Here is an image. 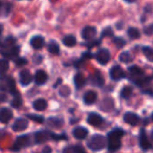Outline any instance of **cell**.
<instances>
[{
  "label": "cell",
  "mask_w": 153,
  "mask_h": 153,
  "mask_svg": "<svg viewBox=\"0 0 153 153\" xmlns=\"http://www.w3.org/2000/svg\"><path fill=\"white\" fill-rule=\"evenodd\" d=\"M0 91H8L12 95H15L18 91L16 88V82L11 76H3L0 78Z\"/></svg>",
  "instance_id": "5"
},
{
  "label": "cell",
  "mask_w": 153,
  "mask_h": 153,
  "mask_svg": "<svg viewBox=\"0 0 153 153\" xmlns=\"http://www.w3.org/2000/svg\"><path fill=\"white\" fill-rule=\"evenodd\" d=\"M129 71L131 75L139 76H142L143 75V71L141 68H140L137 66H131V68H129Z\"/></svg>",
  "instance_id": "35"
},
{
  "label": "cell",
  "mask_w": 153,
  "mask_h": 153,
  "mask_svg": "<svg viewBox=\"0 0 153 153\" xmlns=\"http://www.w3.org/2000/svg\"><path fill=\"white\" fill-rule=\"evenodd\" d=\"M62 42L67 47H74L76 43V39L74 35H66L63 38Z\"/></svg>",
  "instance_id": "27"
},
{
  "label": "cell",
  "mask_w": 153,
  "mask_h": 153,
  "mask_svg": "<svg viewBox=\"0 0 153 153\" xmlns=\"http://www.w3.org/2000/svg\"><path fill=\"white\" fill-rule=\"evenodd\" d=\"M139 140H140V146L143 150H148L149 149H153V145L152 143L149 141L146 131L142 128L140 129V137H139Z\"/></svg>",
  "instance_id": "8"
},
{
  "label": "cell",
  "mask_w": 153,
  "mask_h": 153,
  "mask_svg": "<svg viewBox=\"0 0 153 153\" xmlns=\"http://www.w3.org/2000/svg\"><path fill=\"white\" fill-rule=\"evenodd\" d=\"M127 33H128V36L131 39V40H137L140 38V31L135 28V27H130L127 31Z\"/></svg>",
  "instance_id": "31"
},
{
  "label": "cell",
  "mask_w": 153,
  "mask_h": 153,
  "mask_svg": "<svg viewBox=\"0 0 153 153\" xmlns=\"http://www.w3.org/2000/svg\"><path fill=\"white\" fill-rule=\"evenodd\" d=\"M13 118V112L7 107H3L0 109V123H7Z\"/></svg>",
  "instance_id": "14"
},
{
  "label": "cell",
  "mask_w": 153,
  "mask_h": 153,
  "mask_svg": "<svg viewBox=\"0 0 153 153\" xmlns=\"http://www.w3.org/2000/svg\"><path fill=\"white\" fill-rule=\"evenodd\" d=\"M48 51L54 55H58L59 53V46L55 41H51L48 44Z\"/></svg>",
  "instance_id": "29"
},
{
  "label": "cell",
  "mask_w": 153,
  "mask_h": 153,
  "mask_svg": "<svg viewBox=\"0 0 153 153\" xmlns=\"http://www.w3.org/2000/svg\"><path fill=\"white\" fill-rule=\"evenodd\" d=\"M29 122L25 118H17L12 125V130L16 132L23 131L28 128Z\"/></svg>",
  "instance_id": "10"
},
{
  "label": "cell",
  "mask_w": 153,
  "mask_h": 153,
  "mask_svg": "<svg viewBox=\"0 0 153 153\" xmlns=\"http://www.w3.org/2000/svg\"><path fill=\"white\" fill-rule=\"evenodd\" d=\"M47 125L53 129H59L63 125V120L58 117H50L47 120Z\"/></svg>",
  "instance_id": "20"
},
{
  "label": "cell",
  "mask_w": 153,
  "mask_h": 153,
  "mask_svg": "<svg viewBox=\"0 0 153 153\" xmlns=\"http://www.w3.org/2000/svg\"><path fill=\"white\" fill-rule=\"evenodd\" d=\"M111 35H113V30H112V28L111 27H106L103 31V33L101 34V37H107V36H111Z\"/></svg>",
  "instance_id": "39"
},
{
  "label": "cell",
  "mask_w": 153,
  "mask_h": 153,
  "mask_svg": "<svg viewBox=\"0 0 153 153\" xmlns=\"http://www.w3.org/2000/svg\"><path fill=\"white\" fill-rule=\"evenodd\" d=\"M151 120H152V122H153V113L151 114Z\"/></svg>",
  "instance_id": "45"
},
{
  "label": "cell",
  "mask_w": 153,
  "mask_h": 153,
  "mask_svg": "<svg viewBox=\"0 0 153 153\" xmlns=\"http://www.w3.org/2000/svg\"><path fill=\"white\" fill-rule=\"evenodd\" d=\"M47 80H48V75L44 70L39 69L36 71L34 75V81L37 85L39 86L44 85L47 82Z\"/></svg>",
  "instance_id": "16"
},
{
  "label": "cell",
  "mask_w": 153,
  "mask_h": 153,
  "mask_svg": "<svg viewBox=\"0 0 153 153\" xmlns=\"http://www.w3.org/2000/svg\"><path fill=\"white\" fill-rule=\"evenodd\" d=\"M12 9V6L9 3H4L0 1V16H7Z\"/></svg>",
  "instance_id": "25"
},
{
  "label": "cell",
  "mask_w": 153,
  "mask_h": 153,
  "mask_svg": "<svg viewBox=\"0 0 153 153\" xmlns=\"http://www.w3.org/2000/svg\"><path fill=\"white\" fill-rule=\"evenodd\" d=\"M62 153H87V151L80 145H74L64 148Z\"/></svg>",
  "instance_id": "21"
},
{
  "label": "cell",
  "mask_w": 153,
  "mask_h": 153,
  "mask_svg": "<svg viewBox=\"0 0 153 153\" xmlns=\"http://www.w3.org/2000/svg\"><path fill=\"white\" fill-rule=\"evenodd\" d=\"M33 81V76L27 69H23L19 73V82L22 86L25 87L31 84Z\"/></svg>",
  "instance_id": "11"
},
{
  "label": "cell",
  "mask_w": 153,
  "mask_h": 153,
  "mask_svg": "<svg viewBox=\"0 0 153 153\" xmlns=\"http://www.w3.org/2000/svg\"><path fill=\"white\" fill-rule=\"evenodd\" d=\"M15 63L17 67H22L25 64H27V59L25 58H19L17 57L16 59H15Z\"/></svg>",
  "instance_id": "37"
},
{
  "label": "cell",
  "mask_w": 153,
  "mask_h": 153,
  "mask_svg": "<svg viewBox=\"0 0 153 153\" xmlns=\"http://www.w3.org/2000/svg\"><path fill=\"white\" fill-rule=\"evenodd\" d=\"M107 143V140L101 134H95L93 135L90 140L87 142L88 148L93 151H99L102 150Z\"/></svg>",
  "instance_id": "3"
},
{
  "label": "cell",
  "mask_w": 153,
  "mask_h": 153,
  "mask_svg": "<svg viewBox=\"0 0 153 153\" xmlns=\"http://www.w3.org/2000/svg\"><path fill=\"white\" fill-rule=\"evenodd\" d=\"M51 152H52V149H51V148L49 147V146L44 147L43 149H42V153H51Z\"/></svg>",
  "instance_id": "42"
},
{
  "label": "cell",
  "mask_w": 153,
  "mask_h": 153,
  "mask_svg": "<svg viewBox=\"0 0 153 153\" xmlns=\"http://www.w3.org/2000/svg\"><path fill=\"white\" fill-rule=\"evenodd\" d=\"M151 135H150V137H151V140H152V141H153V131H151V133H150Z\"/></svg>",
  "instance_id": "44"
},
{
  "label": "cell",
  "mask_w": 153,
  "mask_h": 153,
  "mask_svg": "<svg viewBox=\"0 0 153 153\" xmlns=\"http://www.w3.org/2000/svg\"><path fill=\"white\" fill-rule=\"evenodd\" d=\"M97 34V28L94 26H86L81 31V36L84 40H91Z\"/></svg>",
  "instance_id": "17"
},
{
  "label": "cell",
  "mask_w": 153,
  "mask_h": 153,
  "mask_svg": "<svg viewBox=\"0 0 153 153\" xmlns=\"http://www.w3.org/2000/svg\"><path fill=\"white\" fill-rule=\"evenodd\" d=\"M48 106V103L45 99L43 98H39V99H36L33 103V107L34 110L36 111H44Z\"/></svg>",
  "instance_id": "23"
},
{
  "label": "cell",
  "mask_w": 153,
  "mask_h": 153,
  "mask_svg": "<svg viewBox=\"0 0 153 153\" xmlns=\"http://www.w3.org/2000/svg\"><path fill=\"white\" fill-rule=\"evenodd\" d=\"M33 139L31 138V135L30 134H25V135H21V136H18L14 144L12 145V147L10 148V150L12 151H19L25 148H27V147H30L33 145Z\"/></svg>",
  "instance_id": "4"
},
{
  "label": "cell",
  "mask_w": 153,
  "mask_h": 153,
  "mask_svg": "<svg viewBox=\"0 0 153 153\" xmlns=\"http://www.w3.org/2000/svg\"><path fill=\"white\" fill-rule=\"evenodd\" d=\"M90 82L92 85L94 86H97V87H102L105 83V80H104V78L103 76L97 72V73H95L91 76L90 78Z\"/></svg>",
  "instance_id": "22"
},
{
  "label": "cell",
  "mask_w": 153,
  "mask_h": 153,
  "mask_svg": "<svg viewBox=\"0 0 153 153\" xmlns=\"http://www.w3.org/2000/svg\"><path fill=\"white\" fill-rule=\"evenodd\" d=\"M7 100V95H5V94H0V104L6 102Z\"/></svg>",
  "instance_id": "41"
},
{
  "label": "cell",
  "mask_w": 153,
  "mask_h": 153,
  "mask_svg": "<svg viewBox=\"0 0 153 153\" xmlns=\"http://www.w3.org/2000/svg\"><path fill=\"white\" fill-rule=\"evenodd\" d=\"M88 123L94 126V127H98L100 126L103 122H104V119L101 115H99L98 114H96V113H91L89 114V115L88 116V119H87Z\"/></svg>",
  "instance_id": "12"
},
{
  "label": "cell",
  "mask_w": 153,
  "mask_h": 153,
  "mask_svg": "<svg viewBox=\"0 0 153 153\" xmlns=\"http://www.w3.org/2000/svg\"><path fill=\"white\" fill-rule=\"evenodd\" d=\"M19 51H20V48L18 46L13 45L9 47H3V49L1 50V53L6 59H15L18 57Z\"/></svg>",
  "instance_id": "6"
},
{
  "label": "cell",
  "mask_w": 153,
  "mask_h": 153,
  "mask_svg": "<svg viewBox=\"0 0 153 153\" xmlns=\"http://www.w3.org/2000/svg\"><path fill=\"white\" fill-rule=\"evenodd\" d=\"M144 33L148 35H150L153 33V25H149V27L144 29Z\"/></svg>",
  "instance_id": "40"
},
{
  "label": "cell",
  "mask_w": 153,
  "mask_h": 153,
  "mask_svg": "<svg viewBox=\"0 0 153 153\" xmlns=\"http://www.w3.org/2000/svg\"><path fill=\"white\" fill-rule=\"evenodd\" d=\"M124 134H125L124 131L120 128H115L108 133L107 147L110 151L114 152L121 148V146H122L121 140L124 136Z\"/></svg>",
  "instance_id": "1"
},
{
  "label": "cell",
  "mask_w": 153,
  "mask_h": 153,
  "mask_svg": "<svg viewBox=\"0 0 153 153\" xmlns=\"http://www.w3.org/2000/svg\"><path fill=\"white\" fill-rule=\"evenodd\" d=\"M97 94L93 90H89L86 92L83 97L86 105H93L97 101Z\"/></svg>",
  "instance_id": "19"
},
{
  "label": "cell",
  "mask_w": 153,
  "mask_h": 153,
  "mask_svg": "<svg viewBox=\"0 0 153 153\" xmlns=\"http://www.w3.org/2000/svg\"><path fill=\"white\" fill-rule=\"evenodd\" d=\"M73 136L78 140H84L88 135V130L83 126H78L73 129L72 131Z\"/></svg>",
  "instance_id": "13"
},
{
  "label": "cell",
  "mask_w": 153,
  "mask_h": 153,
  "mask_svg": "<svg viewBox=\"0 0 153 153\" xmlns=\"http://www.w3.org/2000/svg\"><path fill=\"white\" fill-rule=\"evenodd\" d=\"M31 46L35 50H40L44 46V39L41 35H35L33 36L30 41Z\"/></svg>",
  "instance_id": "18"
},
{
  "label": "cell",
  "mask_w": 153,
  "mask_h": 153,
  "mask_svg": "<svg viewBox=\"0 0 153 153\" xmlns=\"http://www.w3.org/2000/svg\"><path fill=\"white\" fill-rule=\"evenodd\" d=\"M13 97H14V98L11 102V105H12V107H14L16 109H19L23 105V100H22L21 95L19 92H17L15 95H13Z\"/></svg>",
  "instance_id": "26"
},
{
  "label": "cell",
  "mask_w": 153,
  "mask_h": 153,
  "mask_svg": "<svg viewBox=\"0 0 153 153\" xmlns=\"http://www.w3.org/2000/svg\"><path fill=\"white\" fill-rule=\"evenodd\" d=\"M123 120L126 123L131 126H136L140 123V117L136 114L131 113V112H127L123 115Z\"/></svg>",
  "instance_id": "15"
},
{
  "label": "cell",
  "mask_w": 153,
  "mask_h": 153,
  "mask_svg": "<svg viewBox=\"0 0 153 153\" xmlns=\"http://www.w3.org/2000/svg\"><path fill=\"white\" fill-rule=\"evenodd\" d=\"M125 2H127V3H134L136 0H124Z\"/></svg>",
  "instance_id": "43"
},
{
  "label": "cell",
  "mask_w": 153,
  "mask_h": 153,
  "mask_svg": "<svg viewBox=\"0 0 153 153\" xmlns=\"http://www.w3.org/2000/svg\"><path fill=\"white\" fill-rule=\"evenodd\" d=\"M96 59L97 60L98 63H100L101 65H106L111 59V54L110 51L107 49H100L95 56Z\"/></svg>",
  "instance_id": "7"
},
{
  "label": "cell",
  "mask_w": 153,
  "mask_h": 153,
  "mask_svg": "<svg viewBox=\"0 0 153 153\" xmlns=\"http://www.w3.org/2000/svg\"><path fill=\"white\" fill-rule=\"evenodd\" d=\"M110 76L113 80L119 81L125 76V72L119 65H114L110 69Z\"/></svg>",
  "instance_id": "9"
},
{
  "label": "cell",
  "mask_w": 153,
  "mask_h": 153,
  "mask_svg": "<svg viewBox=\"0 0 153 153\" xmlns=\"http://www.w3.org/2000/svg\"><path fill=\"white\" fill-rule=\"evenodd\" d=\"M142 51H143V54L145 55V57L148 59V60L153 62V49L150 47H143Z\"/></svg>",
  "instance_id": "34"
},
{
  "label": "cell",
  "mask_w": 153,
  "mask_h": 153,
  "mask_svg": "<svg viewBox=\"0 0 153 153\" xmlns=\"http://www.w3.org/2000/svg\"><path fill=\"white\" fill-rule=\"evenodd\" d=\"M132 95V88L129 86H125L121 90V97L124 99H128Z\"/></svg>",
  "instance_id": "32"
},
{
  "label": "cell",
  "mask_w": 153,
  "mask_h": 153,
  "mask_svg": "<svg viewBox=\"0 0 153 153\" xmlns=\"http://www.w3.org/2000/svg\"><path fill=\"white\" fill-rule=\"evenodd\" d=\"M119 60L123 63L128 64L132 61V56L129 51H123L119 56Z\"/></svg>",
  "instance_id": "30"
},
{
  "label": "cell",
  "mask_w": 153,
  "mask_h": 153,
  "mask_svg": "<svg viewBox=\"0 0 153 153\" xmlns=\"http://www.w3.org/2000/svg\"><path fill=\"white\" fill-rule=\"evenodd\" d=\"M27 118H29L30 120L36 122L38 123H42L44 122V118L42 115H37V114H27L26 115Z\"/></svg>",
  "instance_id": "36"
},
{
  "label": "cell",
  "mask_w": 153,
  "mask_h": 153,
  "mask_svg": "<svg viewBox=\"0 0 153 153\" xmlns=\"http://www.w3.org/2000/svg\"><path fill=\"white\" fill-rule=\"evenodd\" d=\"M51 140H68V137L65 134H55L50 131H39L34 133L33 140L35 144H42Z\"/></svg>",
  "instance_id": "2"
},
{
  "label": "cell",
  "mask_w": 153,
  "mask_h": 153,
  "mask_svg": "<svg viewBox=\"0 0 153 153\" xmlns=\"http://www.w3.org/2000/svg\"><path fill=\"white\" fill-rule=\"evenodd\" d=\"M74 84L76 88H81L86 84V79L81 73H76L74 76Z\"/></svg>",
  "instance_id": "24"
},
{
  "label": "cell",
  "mask_w": 153,
  "mask_h": 153,
  "mask_svg": "<svg viewBox=\"0 0 153 153\" xmlns=\"http://www.w3.org/2000/svg\"><path fill=\"white\" fill-rule=\"evenodd\" d=\"M9 68V63L6 59H0V75H5Z\"/></svg>",
  "instance_id": "33"
},
{
  "label": "cell",
  "mask_w": 153,
  "mask_h": 153,
  "mask_svg": "<svg viewBox=\"0 0 153 153\" xmlns=\"http://www.w3.org/2000/svg\"><path fill=\"white\" fill-rule=\"evenodd\" d=\"M100 108L105 112L111 111L114 108V101L111 98H106L105 99L102 103H101V106Z\"/></svg>",
  "instance_id": "28"
},
{
  "label": "cell",
  "mask_w": 153,
  "mask_h": 153,
  "mask_svg": "<svg viewBox=\"0 0 153 153\" xmlns=\"http://www.w3.org/2000/svg\"><path fill=\"white\" fill-rule=\"evenodd\" d=\"M114 43L115 44V46H117L118 48H122L123 46L125 45V41L120 37H116L114 39Z\"/></svg>",
  "instance_id": "38"
}]
</instances>
